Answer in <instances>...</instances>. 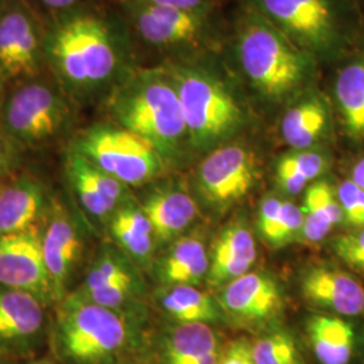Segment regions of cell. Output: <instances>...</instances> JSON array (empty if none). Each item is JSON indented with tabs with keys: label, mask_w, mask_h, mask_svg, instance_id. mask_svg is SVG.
<instances>
[{
	"label": "cell",
	"mask_w": 364,
	"mask_h": 364,
	"mask_svg": "<svg viewBox=\"0 0 364 364\" xmlns=\"http://www.w3.org/2000/svg\"><path fill=\"white\" fill-rule=\"evenodd\" d=\"M42 236L37 224L21 232L0 236V284L27 291L48 304L54 301V296Z\"/></svg>",
	"instance_id": "8fae6325"
},
{
	"label": "cell",
	"mask_w": 364,
	"mask_h": 364,
	"mask_svg": "<svg viewBox=\"0 0 364 364\" xmlns=\"http://www.w3.org/2000/svg\"><path fill=\"white\" fill-rule=\"evenodd\" d=\"M131 23L144 42L159 50H188L209 36L207 10H181L127 0Z\"/></svg>",
	"instance_id": "30bf717a"
},
{
	"label": "cell",
	"mask_w": 364,
	"mask_h": 364,
	"mask_svg": "<svg viewBox=\"0 0 364 364\" xmlns=\"http://www.w3.org/2000/svg\"><path fill=\"white\" fill-rule=\"evenodd\" d=\"M277 180H278L279 186L290 195L301 193L309 183L304 177H301L299 173L287 168V165L281 164L279 161L277 165Z\"/></svg>",
	"instance_id": "d590c367"
},
{
	"label": "cell",
	"mask_w": 364,
	"mask_h": 364,
	"mask_svg": "<svg viewBox=\"0 0 364 364\" xmlns=\"http://www.w3.org/2000/svg\"><path fill=\"white\" fill-rule=\"evenodd\" d=\"M9 139L10 138L6 132H0V170L4 169L11 161V149Z\"/></svg>",
	"instance_id": "f35d334b"
},
{
	"label": "cell",
	"mask_w": 364,
	"mask_h": 364,
	"mask_svg": "<svg viewBox=\"0 0 364 364\" xmlns=\"http://www.w3.org/2000/svg\"><path fill=\"white\" fill-rule=\"evenodd\" d=\"M7 3H9V0H0V18L7 7Z\"/></svg>",
	"instance_id": "b9f144b4"
},
{
	"label": "cell",
	"mask_w": 364,
	"mask_h": 364,
	"mask_svg": "<svg viewBox=\"0 0 364 364\" xmlns=\"http://www.w3.org/2000/svg\"><path fill=\"white\" fill-rule=\"evenodd\" d=\"M350 180L364 191V158H360L359 161H356L355 165L352 166L351 178Z\"/></svg>",
	"instance_id": "ab89813d"
},
{
	"label": "cell",
	"mask_w": 364,
	"mask_h": 364,
	"mask_svg": "<svg viewBox=\"0 0 364 364\" xmlns=\"http://www.w3.org/2000/svg\"><path fill=\"white\" fill-rule=\"evenodd\" d=\"M46 22L27 0H9L0 18V78L21 84L43 76Z\"/></svg>",
	"instance_id": "9c48e42d"
},
{
	"label": "cell",
	"mask_w": 364,
	"mask_h": 364,
	"mask_svg": "<svg viewBox=\"0 0 364 364\" xmlns=\"http://www.w3.org/2000/svg\"><path fill=\"white\" fill-rule=\"evenodd\" d=\"M46 69L77 105L107 97L136 69L126 28L84 3L46 22Z\"/></svg>",
	"instance_id": "6da1fadb"
},
{
	"label": "cell",
	"mask_w": 364,
	"mask_h": 364,
	"mask_svg": "<svg viewBox=\"0 0 364 364\" xmlns=\"http://www.w3.org/2000/svg\"><path fill=\"white\" fill-rule=\"evenodd\" d=\"M257 259L254 236L245 225L232 224L221 232L209 259L207 279L218 287L250 273Z\"/></svg>",
	"instance_id": "ac0fdd59"
},
{
	"label": "cell",
	"mask_w": 364,
	"mask_h": 364,
	"mask_svg": "<svg viewBox=\"0 0 364 364\" xmlns=\"http://www.w3.org/2000/svg\"><path fill=\"white\" fill-rule=\"evenodd\" d=\"M165 364H219V340L210 326L203 323L180 324L165 341Z\"/></svg>",
	"instance_id": "44dd1931"
},
{
	"label": "cell",
	"mask_w": 364,
	"mask_h": 364,
	"mask_svg": "<svg viewBox=\"0 0 364 364\" xmlns=\"http://www.w3.org/2000/svg\"><path fill=\"white\" fill-rule=\"evenodd\" d=\"M227 312L246 321L272 318L281 309V290L269 275L247 273L227 284L220 297Z\"/></svg>",
	"instance_id": "e0dca14e"
},
{
	"label": "cell",
	"mask_w": 364,
	"mask_h": 364,
	"mask_svg": "<svg viewBox=\"0 0 364 364\" xmlns=\"http://www.w3.org/2000/svg\"><path fill=\"white\" fill-rule=\"evenodd\" d=\"M209 270V259L203 242L196 236L180 239L159 266V277L168 287L198 285Z\"/></svg>",
	"instance_id": "cb8c5ba5"
},
{
	"label": "cell",
	"mask_w": 364,
	"mask_h": 364,
	"mask_svg": "<svg viewBox=\"0 0 364 364\" xmlns=\"http://www.w3.org/2000/svg\"><path fill=\"white\" fill-rule=\"evenodd\" d=\"M159 305L180 324H208L220 318L219 304L215 299L189 285L165 289L161 291Z\"/></svg>",
	"instance_id": "83f0119b"
},
{
	"label": "cell",
	"mask_w": 364,
	"mask_h": 364,
	"mask_svg": "<svg viewBox=\"0 0 364 364\" xmlns=\"http://www.w3.org/2000/svg\"><path fill=\"white\" fill-rule=\"evenodd\" d=\"M42 247L54 301H63L66 297L69 281L81 259L82 236L75 219L61 204H55L42 236Z\"/></svg>",
	"instance_id": "5bb4252c"
},
{
	"label": "cell",
	"mask_w": 364,
	"mask_h": 364,
	"mask_svg": "<svg viewBox=\"0 0 364 364\" xmlns=\"http://www.w3.org/2000/svg\"><path fill=\"white\" fill-rule=\"evenodd\" d=\"M111 234L132 262L144 264L151 258L156 236L142 207L123 205L111 219Z\"/></svg>",
	"instance_id": "484cf974"
},
{
	"label": "cell",
	"mask_w": 364,
	"mask_h": 364,
	"mask_svg": "<svg viewBox=\"0 0 364 364\" xmlns=\"http://www.w3.org/2000/svg\"><path fill=\"white\" fill-rule=\"evenodd\" d=\"M43 328V302L27 291L0 284V351H31Z\"/></svg>",
	"instance_id": "4fadbf2b"
},
{
	"label": "cell",
	"mask_w": 364,
	"mask_h": 364,
	"mask_svg": "<svg viewBox=\"0 0 364 364\" xmlns=\"http://www.w3.org/2000/svg\"><path fill=\"white\" fill-rule=\"evenodd\" d=\"M281 204H282V201L275 197H267L260 204L258 228H259L262 236L264 237V240H267L269 243H272V240H273L277 223L279 219Z\"/></svg>",
	"instance_id": "836d02e7"
},
{
	"label": "cell",
	"mask_w": 364,
	"mask_h": 364,
	"mask_svg": "<svg viewBox=\"0 0 364 364\" xmlns=\"http://www.w3.org/2000/svg\"><path fill=\"white\" fill-rule=\"evenodd\" d=\"M142 209L151 223L158 242H168L178 236L197 215L192 197L174 189L158 191L146 200Z\"/></svg>",
	"instance_id": "7402d4cb"
},
{
	"label": "cell",
	"mask_w": 364,
	"mask_h": 364,
	"mask_svg": "<svg viewBox=\"0 0 364 364\" xmlns=\"http://www.w3.org/2000/svg\"><path fill=\"white\" fill-rule=\"evenodd\" d=\"M254 364H304L294 338L285 332L260 338L252 346Z\"/></svg>",
	"instance_id": "f1b7e54d"
},
{
	"label": "cell",
	"mask_w": 364,
	"mask_h": 364,
	"mask_svg": "<svg viewBox=\"0 0 364 364\" xmlns=\"http://www.w3.org/2000/svg\"><path fill=\"white\" fill-rule=\"evenodd\" d=\"M336 195L343 209L344 220L356 228L364 227L363 189H360L348 178L340 182Z\"/></svg>",
	"instance_id": "4dcf8cb0"
},
{
	"label": "cell",
	"mask_w": 364,
	"mask_h": 364,
	"mask_svg": "<svg viewBox=\"0 0 364 364\" xmlns=\"http://www.w3.org/2000/svg\"><path fill=\"white\" fill-rule=\"evenodd\" d=\"M70 149L124 185L151 181L164 169L156 149L117 123H95L80 131Z\"/></svg>",
	"instance_id": "ba28073f"
},
{
	"label": "cell",
	"mask_w": 364,
	"mask_h": 364,
	"mask_svg": "<svg viewBox=\"0 0 364 364\" xmlns=\"http://www.w3.org/2000/svg\"><path fill=\"white\" fill-rule=\"evenodd\" d=\"M219 364H254L252 346L246 340H236L221 353Z\"/></svg>",
	"instance_id": "e575fe53"
},
{
	"label": "cell",
	"mask_w": 364,
	"mask_h": 364,
	"mask_svg": "<svg viewBox=\"0 0 364 364\" xmlns=\"http://www.w3.org/2000/svg\"><path fill=\"white\" fill-rule=\"evenodd\" d=\"M53 340L65 364H107L127 347L130 329L120 312L69 294L57 311Z\"/></svg>",
	"instance_id": "8992f818"
},
{
	"label": "cell",
	"mask_w": 364,
	"mask_h": 364,
	"mask_svg": "<svg viewBox=\"0 0 364 364\" xmlns=\"http://www.w3.org/2000/svg\"><path fill=\"white\" fill-rule=\"evenodd\" d=\"M257 162L251 151L239 144L216 147L198 169L203 192L216 204H231L243 198L257 181Z\"/></svg>",
	"instance_id": "7c38bea8"
},
{
	"label": "cell",
	"mask_w": 364,
	"mask_h": 364,
	"mask_svg": "<svg viewBox=\"0 0 364 364\" xmlns=\"http://www.w3.org/2000/svg\"><path fill=\"white\" fill-rule=\"evenodd\" d=\"M302 225H304L302 210L293 203L282 201L279 219L277 223V228L270 245L274 247L285 246L289 242L294 240L299 232H302Z\"/></svg>",
	"instance_id": "d6a6232c"
},
{
	"label": "cell",
	"mask_w": 364,
	"mask_h": 364,
	"mask_svg": "<svg viewBox=\"0 0 364 364\" xmlns=\"http://www.w3.org/2000/svg\"><path fill=\"white\" fill-rule=\"evenodd\" d=\"M301 210L304 215L302 234L311 243L326 239L333 227L344 220L336 191L326 181L314 182L308 188Z\"/></svg>",
	"instance_id": "4316f807"
},
{
	"label": "cell",
	"mask_w": 364,
	"mask_h": 364,
	"mask_svg": "<svg viewBox=\"0 0 364 364\" xmlns=\"http://www.w3.org/2000/svg\"><path fill=\"white\" fill-rule=\"evenodd\" d=\"M75 105L53 78L28 80L16 84L4 97L3 130L15 144H52L70 129Z\"/></svg>",
	"instance_id": "52a82bcc"
},
{
	"label": "cell",
	"mask_w": 364,
	"mask_h": 364,
	"mask_svg": "<svg viewBox=\"0 0 364 364\" xmlns=\"http://www.w3.org/2000/svg\"><path fill=\"white\" fill-rule=\"evenodd\" d=\"M234 54L242 77L269 102L304 95L317 77L318 63L248 9L236 26Z\"/></svg>",
	"instance_id": "7a4b0ae2"
},
{
	"label": "cell",
	"mask_w": 364,
	"mask_h": 364,
	"mask_svg": "<svg viewBox=\"0 0 364 364\" xmlns=\"http://www.w3.org/2000/svg\"><path fill=\"white\" fill-rule=\"evenodd\" d=\"M333 250L352 270L364 274V227L338 236Z\"/></svg>",
	"instance_id": "1f68e13d"
},
{
	"label": "cell",
	"mask_w": 364,
	"mask_h": 364,
	"mask_svg": "<svg viewBox=\"0 0 364 364\" xmlns=\"http://www.w3.org/2000/svg\"><path fill=\"white\" fill-rule=\"evenodd\" d=\"M108 109L117 124L144 138L164 161L189 141L180 96L165 65L136 68L111 92Z\"/></svg>",
	"instance_id": "3957f363"
},
{
	"label": "cell",
	"mask_w": 364,
	"mask_h": 364,
	"mask_svg": "<svg viewBox=\"0 0 364 364\" xmlns=\"http://www.w3.org/2000/svg\"><path fill=\"white\" fill-rule=\"evenodd\" d=\"M279 162L299 173L308 182L318 178L329 166L328 156L312 149L296 150L294 153L282 156Z\"/></svg>",
	"instance_id": "f546056e"
},
{
	"label": "cell",
	"mask_w": 364,
	"mask_h": 364,
	"mask_svg": "<svg viewBox=\"0 0 364 364\" xmlns=\"http://www.w3.org/2000/svg\"><path fill=\"white\" fill-rule=\"evenodd\" d=\"M335 99L346 134L355 142L364 141V46L353 52L338 69Z\"/></svg>",
	"instance_id": "ffe728a7"
},
{
	"label": "cell",
	"mask_w": 364,
	"mask_h": 364,
	"mask_svg": "<svg viewBox=\"0 0 364 364\" xmlns=\"http://www.w3.org/2000/svg\"><path fill=\"white\" fill-rule=\"evenodd\" d=\"M43 188L22 178L0 192V236L15 234L36 224L43 207Z\"/></svg>",
	"instance_id": "603a6c76"
},
{
	"label": "cell",
	"mask_w": 364,
	"mask_h": 364,
	"mask_svg": "<svg viewBox=\"0 0 364 364\" xmlns=\"http://www.w3.org/2000/svg\"><path fill=\"white\" fill-rule=\"evenodd\" d=\"M301 291L312 305L341 316L364 312V287L351 274L316 266L304 274Z\"/></svg>",
	"instance_id": "2e32d148"
},
{
	"label": "cell",
	"mask_w": 364,
	"mask_h": 364,
	"mask_svg": "<svg viewBox=\"0 0 364 364\" xmlns=\"http://www.w3.org/2000/svg\"><path fill=\"white\" fill-rule=\"evenodd\" d=\"M28 364H52L50 362H46V360H38V362H33V363Z\"/></svg>",
	"instance_id": "7bdbcfd3"
},
{
	"label": "cell",
	"mask_w": 364,
	"mask_h": 364,
	"mask_svg": "<svg viewBox=\"0 0 364 364\" xmlns=\"http://www.w3.org/2000/svg\"><path fill=\"white\" fill-rule=\"evenodd\" d=\"M53 14L63 13L82 4L84 0H36Z\"/></svg>",
	"instance_id": "74e56055"
},
{
	"label": "cell",
	"mask_w": 364,
	"mask_h": 364,
	"mask_svg": "<svg viewBox=\"0 0 364 364\" xmlns=\"http://www.w3.org/2000/svg\"><path fill=\"white\" fill-rule=\"evenodd\" d=\"M6 82L0 78V105H3V102H4V90H6Z\"/></svg>",
	"instance_id": "60d3db41"
},
{
	"label": "cell",
	"mask_w": 364,
	"mask_h": 364,
	"mask_svg": "<svg viewBox=\"0 0 364 364\" xmlns=\"http://www.w3.org/2000/svg\"><path fill=\"white\" fill-rule=\"evenodd\" d=\"M65 173L82 208L93 218H108L127 198V185L96 168L72 149L65 156Z\"/></svg>",
	"instance_id": "9a60e30c"
},
{
	"label": "cell",
	"mask_w": 364,
	"mask_h": 364,
	"mask_svg": "<svg viewBox=\"0 0 364 364\" xmlns=\"http://www.w3.org/2000/svg\"><path fill=\"white\" fill-rule=\"evenodd\" d=\"M318 64L346 60L358 50L360 15L352 0H245Z\"/></svg>",
	"instance_id": "277c9868"
},
{
	"label": "cell",
	"mask_w": 364,
	"mask_h": 364,
	"mask_svg": "<svg viewBox=\"0 0 364 364\" xmlns=\"http://www.w3.org/2000/svg\"><path fill=\"white\" fill-rule=\"evenodd\" d=\"M150 4L181 9V10H207L210 0H142Z\"/></svg>",
	"instance_id": "8d00e7d4"
},
{
	"label": "cell",
	"mask_w": 364,
	"mask_h": 364,
	"mask_svg": "<svg viewBox=\"0 0 364 364\" xmlns=\"http://www.w3.org/2000/svg\"><path fill=\"white\" fill-rule=\"evenodd\" d=\"M308 336L320 363H350L355 333L346 320L336 316H314L308 323Z\"/></svg>",
	"instance_id": "d4e9b609"
},
{
	"label": "cell",
	"mask_w": 364,
	"mask_h": 364,
	"mask_svg": "<svg viewBox=\"0 0 364 364\" xmlns=\"http://www.w3.org/2000/svg\"><path fill=\"white\" fill-rule=\"evenodd\" d=\"M165 66L178 92L188 138L195 147H218L242 127L245 109L216 70L189 61Z\"/></svg>",
	"instance_id": "5b68a950"
},
{
	"label": "cell",
	"mask_w": 364,
	"mask_h": 364,
	"mask_svg": "<svg viewBox=\"0 0 364 364\" xmlns=\"http://www.w3.org/2000/svg\"><path fill=\"white\" fill-rule=\"evenodd\" d=\"M329 107L318 92H305L282 117L281 134L294 150L312 149L326 134Z\"/></svg>",
	"instance_id": "d6986e66"
}]
</instances>
